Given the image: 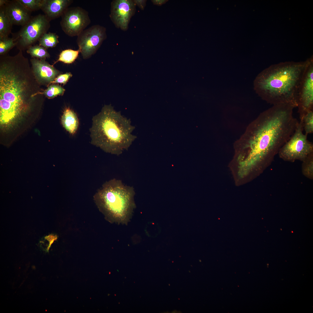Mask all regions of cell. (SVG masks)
Returning a JSON list of instances; mask_svg holds the SVG:
<instances>
[{
	"label": "cell",
	"instance_id": "cell-18",
	"mask_svg": "<svg viewBox=\"0 0 313 313\" xmlns=\"http://www.w3.org/2000/svg\"><path fill=\"white\" fill-rule=\"evenodd\" d=\"M79 52V49L77 50L71 49L64 50L61 52L58 59L55 63L61 61L67 64L71 63L78 57Z\"/></svg>",
	"mask_w": 313,
	"mask_h": 313
},
{
	"label": "cell",
	"instance_id": "cell-23",
	"mask_svg": "<svg viewBox=\"0 0 313 313\" xmlns=\"http://www.w3.org/2000/svg\"><path fill=\"white\" fill-rule=\"evenodd\" d=\"M26 8L32 12L41 9L43 0H18Z\"/></svg>",
	"mask_w": 313,
	"mask_h": 313
},
{
	"label": "cell",
	"instance_id": "cell-25",
	"mask_svg": "<svg viewBox=\"0 0 313 313\" xmlns=\"http://www.w3.org/2000/svg\"><path fill=\"white\" fill-rule=\"evenodd\" d=\"M72 76L71 73L69 72L60 74L58 75L51 83L65 84Z\"/></svg>",
	"mask_w": 313,
	"mask_h": 313
},
{
	"label": "cell",
	"instance_id": "cell-17",
	"mask_svg": "<svg viewBox=\"0 0 313 313\" xmlns=\"http://www.w3.org/2000/svg\"><path fill=\"white\" fill-rule=\"evenodd\" d=\"M59 37L55 33H46L39 40V45L46 48L54 47L59 42Z\"/></svg>",
	"mask_w": 313,
	"mask_h": 313
},
{
	"label": "cell",
	"instance_id": "cell-7",
	"mask_svg": "<svg viewBox=\"0 0 313 313\" xmlns=\"http://www.w3.org/2000/svg\"><path fill=\"white\" fill-rule=\"evenodd\" d=\"M302 121H299L291 136L279 150V156L284 160L304 161L313 152V144L303 133Z\"/></svg>",
	"mask_w": 313,
	"mask_h": 313
},
{
	"label": "cell",
	"instance_id": "cell-22",
	"mask_svg": "<svg viewBox=\"0 0 313 313\" xmlns=\"http://www.w3.org/2000/svg\"><path fill=\"white\" fill-rule=\"evenodd\" d=\"M16 46L13 39L8 37L0 38V54L3 55Z\"/></svg>",
	"mask_w": 313,
	"mask_h": 313
},
{
	"label": "cell",
	"instance_id": "cell-10",
	"mask_svg": "<svg viewBox=\"0 0 313 313\" xmlns=\"http://www.w3.org/2000/svg\"><path fill=\"white\" fill-rule=\"evenodd\" d=\"M61 17V29L71 37L77 36L91 23L88 12L79 6L68 8Z\"/></svg>",
	"mask_w": 313,
	"mask_h": 313
},
{
	"label": "cell",
	"instance_id": "cell-5",
	"mask_svg": "<svg viewBox=\"0 0 313 313\" xmlns=\"http://www.w3.org/2000/svg\"><path fill=\"white\" fill-rule=\"evenodd\" d=\"M134 188L116 179L106 181L94 199L100 211L110 222L127 225L136 207Z\"/></svg>",
	"mask_w": 313,
	"mask_h": 313
},
{
	"label": "cell",
	"instance_id": "cell-19",
	"mask_svg": "<svg viewBox=\"0 0 313 313\" xmlns=\"http://www.w3.org/2000/svg\"><path fill=\"white\" fill-rule=\"evenodd\" d=\"M27 50V52L33 58L45 59L50 57L46 48L39 45L31 46Z\"/></svg>",
	"mask_w": 313,
	"mask_h": 313
},
{
	"label": "cell",
	"instance_id": "cell-12",
	"mask_svg": "<svg viewBox=\"0 0 313 313\" xmlns=\"http://www.w3.org/2000/svg\"><path fill=\"white\" fill-rule=\"evenodd\" d=\"M30 61L34 76L40 85H46L51 83L59 74V71L45 59L33 58Z\"/></svg>",
	"mask_w": 313,
	"mask_h": 313
},
{
	"label": "cell",
	"instance_id": "cell-15",
	"mask_svg": "<svg viewBox=\"0 0 313 313\" xmlns=\"http://www.w3.org/2000/svg\"><path fill=\"white\" fill-rule=\"evenodd\" d=\"M61 123L64 128L71 134L75 133L79 125L76 114L69 108L64 110L61 117Z\"/></svg>",
	"mask_w": 313,
	"mask_h": 313
},
{
	"label": "cell",
	"instance_id": "cell-4",
	"mask_svg": "<svg viewBox=\"0 0 313 313\" xmlns=\"http://www.w3.org/2000/svg\"><path fill=\"white\" fill-rule=\"evenodd\" d=\"M90 129L91 143L105 152L119 155L137 138L132 134L135 127L110 105H105L92 118Z\"/></svg>",
	"mask_w": 313,
	"mask_h": 313
},
{
	"label": "cell",
	"instance_id": "cell-16",
	"mask_svg": "<svg viewBox=\"0 0 313 313\" xmlns=\"http://www.w3.org/2000/svg\"><path fill=\"white\" fill-rule=\"evenodd\" d=\"M12 25L7 14L5 4L0 6V38L9 37Z\"/></svg>",
	"mask_w": 313,
	"mask_h": 313
},
{
	"label": "cell",
	"instance_id": "cell-9",
	"mask_svg": "<svg viewBox=\"0 0 313 313\" xmlns=\"http://www.w3.org/2000/svg\"><path fill=\"white\" fill-rule=\"evenodd\" d=\"M79 49L84 59L95 54L107 38L106 28L95 25L85 29L77 36Z\"/></svg>",
	"mask_w": 313,
	"mask_h": 313
},
{
	"label": "cell",
	"instance_id": "cell-11",
	"mask_svg": "<svg viewBox=\"0 0 313 313\" xmlns=\"http://www.w3.org/2000/svg\"><path fill=\"white\" fill-rule=\"evenodd\" d=\"M133 0H115L111 3L110 17L117 28L127 30L132 17L136 11Z\"/></svg>",
	"mask_w": 313,
	"mask_h": 313
},
{
	"label": "cell",
	"instance_id": "cell-27",
	"mask_svg": "<svg viewBox=\"0 0 313 313\" xmlns=\"http://www.w3.org/2000/svg\"><path fill=\"white\" fill-rule=\"evenodd\" d=\"M154 5L158 6H161L165 4L168 0H153L151 1Z\"/></svg>",
	"mask_w": 313,
	"mask_h": 313
},
{
	"label": "cell",
	"instance_id": "cell-13",
	"mask_svg": "<svg viewBox=\"0 0 313 313\" xmlns=\"http://www.w3.org/2000/svg\"><path fill=\"white\" fill-rule=\"evenodd\" d=\"M5 6L13 25L23 26L29 21L32 17V12L26 8L18 0H6Z\"/></svg>",
	"mask_w": 313,
	"mask_h": 313
},
{
	"label": "cell",
	"instance_id": "cell-26",
	"mask_svg": "<svg viewBox=\"0 0 313 313\" xmlns=\"http://www.w3.org/2000/svg\"><path fill=\"white\" fill-rule=\"evenodd\" d=\"M136 5L137 6L140 8L142 10H143L146 4V0H133Z\"/></svg>",
	"mask_w": 313,
	"mask_h": 313
},
{
	"label": "cell",
	"instance_id": "cell-8",
	"mask_svg": "<svg viewBox=\"0 0 313 313\" xmlns=\"http://www.w3.org/2000/svg\"><path fill=\"white\" fill-rule=\"evenodd\" d=\"M298 112L300 120L313 108V57L309 59L300 83L297 93Z\"/></svg>",
	"mask_w": 313,
	"mask_h": 313
},
{
	"label": "cell",
	"instance_id": "cell-24",
	"mask_svg": "<svg viewBox=\"0 0 313 313\" xmlns=\"http://www.w3.org/2000/svg\"><path fill=\"white\" fill-rule=\"evenodd\" d=\"M303 174L308 177L312 178L313 174V153L310 154L303 161Z\"/></svg>",
	"mask_w": 313,
	"mask_h": 313
},
{
	"label": "cell",
	"instance_id": "cell-14",
	"mask_svg": "<svg viewBox=\"0 0 313 313\" xmlns=\"http://www.w3.org/2000/svg\"><path fill=\"white\" fill-rule=\"evenodd\" d=\"M73 2L72 0H43L41 9L50 21L61 17Z\"/></svg>",
	"mask_w": 313,
	"mask_h": 313
},
{
	"label": "cell",
	"instance_id": "cell-1",
	"mask_svg": "<svg viewBox=\"0 0 313 313\" xmlns=\"http://www.w3.org/2000/svg\"><path fill=\"white\" fill-rule=\"evenodd\" d=\"M294 108L287 104L273 105L251 122L235 142L241 177L270 159L290 137L299 122L293 115Z\"/></svg>",
	"mask_w": 313,
	"mask_h": 313
},
{
	"label": "cell",
	"instance_id": "cell-6",
	"mask_svg": "<svg viewBox=\"0 0 313 313\" xmlns=\"http://www.w3.org/2000/svg\"><path fill=\"white\" fill-rule=\"evenodd\" d=\"M50 21L44 14L32 16L29 21L18 32L12 34V38L19 50L27 49L39 41L50 28Z\"/></svg>",
	"mask_w": 313,
	"mask_h": 313
},
{
	"label": "cell",
	"instance_id": "cell-20",
	"mask_svg": "<svg viewBox=\"0 0 313 313\" xmlns=\"http://www.w3.org/2000/svg\"><path fill=\"white\" fill-rule=\"evenodd\" d=\"M302 121L303 130L305 134L307 135L313 132V110L306 113L302 119L300 120Z\"/></svg>",
	"mask_w": 313,
	"mask_h": 313
},
{
	"label": "cell",
	"instance_id": "cell-2",
	"mask_svg": "<svg viewBox=\"0 0 313 313\" xmlns=\"http://www.w3.org/2000/svg\"><path fill=\"white\" fill-rule=\"evenodd\" d=\"M28 59L22 51L0 59V121L9 124L26 112L30 101L43 96Z\"/></svg>",
	"mask_w": 313,
	"mask_h": 313
},
{
	"label": "cell",
	"instance_id": "cell-21",
	"mask_svg": "<svg viewBox=\"0 0 313 313\" xmlns=\"http://www.w3.org/2000/svg\"><path fill=\"white\" fill-rule=\"evenodd\" d=\"M65 90L61 86L56 84L49 86L43 91V94L47 97L52 99L58 95L63 94Z\"/></svg>",
	"mask_w": 313,
	"mask_h": 313
},
{
	"label": "cell",
	"instance_id": "cell-3",
	"mask_svg": "<svg viewBox=\"0 0 313 313\" xmlns=\"http://www.w3.org/2000/svg\"><path fill=\"white\" fill-rule=\"evenodd\" d=\"M309 59L304 62H286L272 65L259 73L254 89L261 98L273 105L297 107L299 85Z\"/></svg>",
	"mask_w": 313,
	"mask_h": 313
}]
</instances>
